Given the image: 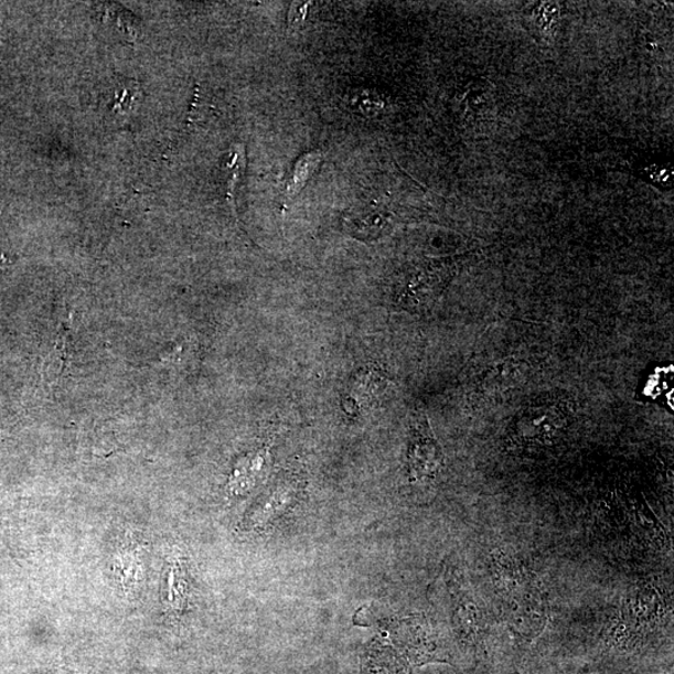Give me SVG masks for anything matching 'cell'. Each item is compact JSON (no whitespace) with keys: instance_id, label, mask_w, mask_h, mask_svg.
Here are the masks:
<instances>
[{"instance_id":"6da1fadb","label":"cell","mask_w":674,"mask_h":674,"mask_svg":"<svg viewBox=\"0 0 674 674\" xmlns=\"http://www.w3.org/2000/svg\"><path fill=\"white\" fill-rule=\"evenodd\" d=\"M491 576L511 633L524 642L538 638L549 616L548 595L539 577L517 558L503 553L492 556Z\"/></svg>"},{"instance_id":"7a4b0ae2","label":"cell","mask_w":674,"mask_h":674,"mask_svg":"<svg viewBox=\"0 0 674 674\" xmlns=\"http://www.w3.org/2000/svg\"><path fill=\"white\" fill-rule=\"evenodd\" d=\"M456 265L452 260H425L410 265L398 280L397 302L407 310L430 307L448 287Z\"/></svg>"},{"instance_id":"3957f363","label":"cell","mask_w":674,"mask_h":674,"mask_svg":"<svg viewBox=\"0 0 674 674\" xmlns=\"http://www.w3.org/2000/svg\"><path fill=\"white\" fill-rule=\"evenodd\" d=\"M397 651L415 664L432 661H446L449 657L445 650L439 629L424 614H414L405 619L393 621L384 629Z\"/></svg>"},{"instance_id":"277c9868","label":"cell","mask_w":674,"mask_h":674,"mask_svg":"<svg viewBox=\"0 0 674 674\" xmlns=\"http://www.w3.org/2000/svg\"><path fill=\"white\" fill-rule=\"evenodd\" d=\"M567 420V413L559 405L531 406L512 424L509 445L525 449L549 443L563 431Z\"/></svg>"},{"instance_id":"5b68a950","label":"cell","mask_w":674,"mask_h":674,"mask_svg":"<svg viewBox=\"0 0 674 674\" xmlns=\"http://www.w3.org/2000/svg\"><path fill=\"white\" fill-rule=\"evenodd\" d=\"M668 600L657 587L641 585L624 598L621 612L616 617V632L641 633L664 619L668 613Z\"/></svg>"},{"instance_id":"8992f818","label":"cell","mask_w":674,"mask_h":674,"mask_svg":"<svg viewBox=\"0 0 674 674\" xmlns=\"http://www.w3.org/2000/svg\"><path fill=\"white\" fill-rule=\"evenodd\" d=\"M443 468V452L426 417L414 425L407 449V473L411 482H430Z\"/></svg>"},{"instance_id":"52a82bcc","label":"cell","mask_w":674,"mask_h":674,"mask_svg":"<svg viewBox=\"0 0 674 674\" xmlns=\"http://www.w3.org/2000/svg\"><path fill=\"white\" fill-rule=\"evenodd\" d=\"M300 496L299 482L282 479L274 483L259 501L255 502L248 515L245 517L246 529L268 531L277 522L287 516L288 512L296 507Z\"/></svg>"},{"instance_id":"ba28073f","label":"cell","mask_w":674,"mask_h":674,"mask_svg":"<svg viewBox=\"0 0 674 674\" xmlns=\"http://www.w3.org/2000/svg\"><path fill=\"white\" fill-rule=\"evenodd\" d=\"M450 587L452 631L456 638L463 643L478 642L485 628V614H483L480 602L458 581H453Z\"/></svg>"},{"instance_id":"9c48e42d","label":"cell","mask_w":674,"mask_h":674,"mask_svg":"<svg viewBox=\"0 0 674 674\" xmlns=\"http://www.w3.org/2000/svg\"><path fill=\"white\" fill-rule=\"evenodd\" d=\"M360 674H411L408 660L384 635L366 645Z\"/></svg>"},{"instance_id":"30bf717a","label":"cell","mask_w":674,"mask_h":674,"mask_svg":"<svg viewBox=\"0 0 674 674\" xmlns=\"http://www.w3.org/2000/svg\"><path fill=\"white\" fill-rule=\"evenodd\" d=\"M268 467L269 453L267 449L246 456L234 471L231 482L232 490L237 495L252 491L256 483H259L264 478V474H267Z\"/></svg>"},{"instance_id":"8fae6325","label":"cell","mask_w":674,"mask_h":674,"mask_svg":"<svg viewBox=\"0 0 674 674\" xmlns=\"http://www.w3.org/2000/svg\"><path fill=\"white\" fill-rule=\"evenodd\" d=\"M388 225V216L377 207H365L346 217L347 229L356 237H376L382 234Z\"/></svg>"},{"instance_id":"7c38bea8","label":"cell","mask_w":674,"mask_h":674,"mask_svg":"<svg viewBox=\"0 0 674 674\" xmlns=\"http://www.w3.org/2000/svg\"><path fill=\"white\" fill-rule=\"evenodd\" d=\"M387 379L378 372L359 375L354 388V395L361 404H368L377 400L379 395L386 391Z\"/></svg>"},{"instance_id":"4fadbf2b","label":"cell","mask_w":674,"mask_h":674,"mask_svg":"<svg viewBox=\"0 0 674 674\" xmlns=\"http://www.w3.org/2000/svg\"><path fill=\"white\" fill-rule=\"evenodd\" d=\"M320 163L321 156L319 153H310L300 158L296 168H293L287 193L290 196L297 195L306 186L311 175L317 172Z\"/></svg>"}]
</instances>
